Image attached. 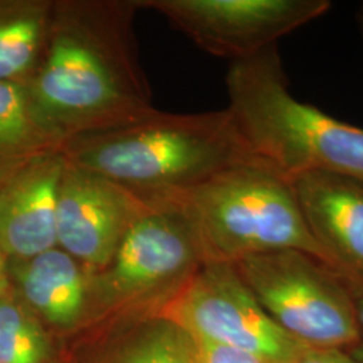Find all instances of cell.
<instances>
[{
	"instance_id": "8",
	"label": "cell",
	"mask_w": 363,
	"mask_h": 363,
	"mask_svg": "<svg viewBox=\"0 0 363 363\" xmlns=\"http://www.w3.org/2000/svg\"><path fill=\"white\" fill-rule=\"evenodd\" d=\"M202 50L230 62L256 55L323 16L328 0H136Z\"/></svg>"
},
{
	"instance_id": "19",
	"label": "cell",
	"mask_w": 363,
	"mask_h": 363,
	"mask_svg": "<svg viewBox=\"0 0 363 363\" xmlns=\"http://www.w3.org/2000/svg\"><path fill=\"white\" fill-rule=\"evenodd\" d=\"M339 274L342 276L345 284L350 292L352 304H354V311H355V316H357V323H358L359 334H361V345L355 350L351 351L357 357L363 359V279L346 276V274H342V273H339Z\"/></svg>"
},
{
	"instance_id": "7",
	"label": "cell",
	"mask_w": 363,
	"mask_h": 363,
	"mask_svg": "<svg viewBox=\"0 0 363 363\" xmlns=\"http://www.w3.org/2000/svg\"><path fill=\"white\" fill-rule=\"evenodd\" d=\"M156 318L195 340L286 363L303 345L276 325L232 264L205 262Z\"/></svg>"
},
{
	"instance_id": "1",
	"label": "cell",
	"mask_w": 363,
	"mask_h": 363,
	"mask_svg": "<svg viewBox=\"0 0 363 363\" xmlns=\"http://www.w3.org/2000/svg\"><path fill=\"white\" fill-rule=\"evenodd\" d=\"M136 0H54L45 50L25 88L34 118L61 148L156 109L139 61Z\"/></svg>"
},
{
	"instance_id": "12",
	"label": "cell",
	"mask_w": 363,
	"mask_h": 363,
	"mask_svg": "<svg viewBox=\"0 0 363 363\" xmlns=\"http://www.w3.org/2000/svg\"><path fill=\"white\" fill-rule=\"evenodd\" d=\"M89 272L61 247L9 259L13 289L43 325L73 328L89 315Z\"/></svg>"
},
{
	"instance_id": "20",
	"label": "cell",
	"mask_w": 363,
	"mask_h": 363,
	"mask_svg": "<svg viewBox=\"0 0 363 363\" xmlns=\"http://www.w3.org/2000/svg\"><path fill=\"white\" fill-rule=\"evenodd\" d=\"M11 286L9 277V259L0 247V294Z\"/></svg>"
},
{
	"instance_id": "13",
	"label": "cell",
	"mask_w": 363,
	"mask_h": 363,
	"mask_svg": "<svg viewBox=\"0 0 363 363\" xmlns=\"http://www.w3.org/2000/svg\"><path fill=\"white\" fill-rule=\"evenodd\" d=\"M54 0H0V82L25 86L45 50Z\"/></svg>"
},
{
	"instance_id": "9",
	"label": "cell",
	"mask_w": 363,
	"mask_h": 363,
	"mask_svg": "<svg viewBox=\"0 0 363 363\" xmlns=\"http://www.w3.org/2000/svg\"><path fill=\"white\" fill-rule=\"evenodd\" d=\"M151 208L143 196L66 160L57 202V247L79 261L89 274L97 272Z\"/></svg>"
},
{
	"instance_id": "3",
	"label": "cell",
	"mask_w": 363,
	"mask_h": 363,
	"mask_svg": "<svg viewBox=\"0 0 363 363\" xmlns=\"http://www.w3.org/2000/svg\"><path fill=\"white\" fill-rule=\"evenodd\" d=\"M228 111L247 147L284 177L334 172L363 181V128L294 97L277 46L230 62Z\"/></svg>"
},
{
	"instance_id": "10",
	"label": "cell",
	"mask_w": 363,
	"mask_h": 363,
	"mask_svg": "<svg viewBox=\"0 0 363 363\" xmlns=\"http://www.w3.org/2000/svg\"><path fill=\"white\" fill-rule=\"evenodd\" d=\"M288 181L328 265L363 279V181L323 171L292 175Z\"/></svg>"
},
{
	"instance_id": "16",
	"label": "cell",
	"mask_w": 363,
	"mask_h": 363,
	"mask_svg": "<svg viewBox=\"0 0 363 363\" xmlns=\"http://www.w3.org/2000/svg\"><path fill=\"white\" fill-rule=\"evenodd\" d=\"M116 363H189L186 337L178 327L156 318L127 345Z\"/></svg>"
},
{
	"instance_id": "4",
	"label": "cell",
	"mask_w": 363,
	"mask_h": 363,
	"mask_svg": "<svg viewBox=\"0 0 363 363\" xmlns=\"http://www.w3.org/2000/svg\"><path fill=\"white\" fill-rule=\"evenodd\" d=\"M181 214L205 262L235 264L281 250L322 259L288 178L264 162L220 171L195 186L145 199Z\"/></svg>"
},
{
	"instance_id": "14",
	"label": "cell",
	"mask_w": 363,
	"mask_h": 363,
	"mask_svg": "<svg viewBox=\"0 0 363 363\" xmlns=\"http://www.w3.org/2000/svg\"><path fill=\"white\" fill-rule=\"evenodd\" d=\"M58 150L33 116L25 88L0 82V184L34 159Z\"/></svg>"
},
{
	"instance_id": "5",
	"label": "cell",
	"mask_w": 363,
	"mask_h": 363,
	"mask_svg": "<svg viewBox=\"0 0 363 363\" xmlns=\"http://www.w3.org/2000/svg\"><path fill=\"white\" fill-rule=\"evenodd\" d=\"M232 265L273 322L295 342L347 351L361 345L350 292L342 276L322 259L281 250Z\"/></svg>"
},
{
	"instance_id": "15",
	"label": "cell",
	"mask_w": 363,
	"mask_h": 363,
	"mask_svg": "<svg viewBox=\"0 0 363 363\" xmlns=\"http://www.w3.org/2000/svg\"><path fill=\"white\" fill-rule=\"evenodd\" d=\"M50 339L43 322L13 286L0 294V363H49Z\"/></svg>"
},
{
	"instance_id": "21",
	"label": "cell",
	"mask_w": 363,
	"mask_h": 363,
	"mask_svg": "<svg viewBox=\"0 0 363 363\" xmlns=\"http://www.w3.org/2000/svg\"><path fill=\"white\" fill-rule=\"evenodd\" d=\"M358 22H359V27H361L363 35V4L361 6V9H359V13H358Z\"/></svg>"
},
{
	"instance_id": "2",
	"label": "cell",
	"mask_w": 363,
	"mask_h": 363,
	"mask_svg": "<svg viewBox=\"0 0 363 363\" xmlns=\"http://www.w3.org/2000/svg\"><path fill=\"white\" fill-rule=\"evenodd\" d=\"M66 160L144 199L179 191L220 171L262 162L253 155L226 109L167 113L156 109L128 125L66 142Z\"/></svg>"
},
{
	"instance_id": "18",
	"label": "cell",
	"mask_w": 363,
	"mask_h": 363,
	"mask_svg": "<svg viewBox=\"0 0 363 363\" xmlns=\"http://www.w3.org/2000/svg\"><path fill=\"white\" fill-rule=\"evenodd\" d=\"M286 363H363L352 351L303 346Z\"/></svg>"
},
{
	"instance_id": "11",
	"label": "cell",
	"mask_w": 363,
	"mask_h": 363,
	"mask_svg": "<svg viewBox=\"0 0 363 363\" xmlns=\"http://www.w3.org/2000/svg\"><path fill=\"white\" fill-rule=\"evenodd\" d=\"M66 159L39 156L0 184V247L7 259H28L57 247V202Z\"/></svg>"
},
{
	"instance_id": "6",
	"label": "cell",
	"mask_w": 363,
	"mask_h": 363,
	"mask_svg": "<svg viewBox=\"0 0 363 363\" xmlns=\"http://www.w3.org/2000/svg\"><path fill=\"white\" fill-rule=\"evenodd\" d=\"M205 264L181 214L154 206L124 235L111 261L89 276V313L157 311Z\"/></svg>"
},
{
	"instance_id": "17",
	"label": "cell",
	"mask_w": 363,
	"mask_h": 363,
	"mask_svg": "<svg viewBox=\"0 0 363 363\" xmlns=\"http://www.w3.org/2000/svg\"><path fill=\"white\" fill-rule=\"evenodd\" d=\"M186 337L189 363H271L259 355Z\"/></svg>"
}]
</instances>
